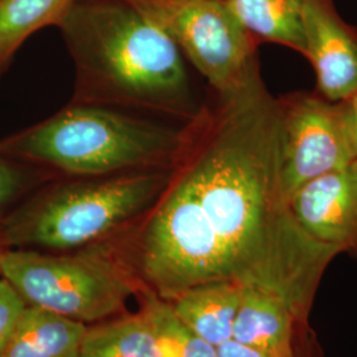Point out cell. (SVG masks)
I'll use <instances>...</instances> for the list:
<instances>
[{
	"label": "cell",
	"instance_id": "cell-8",
	"mask_svg": "<svg viewBox=\"0 0 357 357\" xmlns=\"http://www.w3.org/2000/svg\"><path fill=\"white\" fill-rule=\"evenodd\" d=\"M289 209L312 241L357 257V158L298 188Z\"/></svg>",
	"mask_w": 357,
	"mask_h": 357
},
{
	"label": "cell",
	"instance_id": "cell-1",
	"mask_svg": "<svg viewBox=\"0 0 357 357\" xmlns=\"http://www.w3.org/2000/svg\"><path fill=\"white\" fill-rule=\"evenodd\" d=\"M118 243L168 302L208 282L271 283L335 255L306 236L289 209L280 105L259 61L229 89L212 90L185 123L166 188Z\"/></svg>",
	"mask_w": 357,
	"mask_h": 357
},
{
	"label": "cell",
	"instance_id": "cell-21",
	"mask_svg": "<svg viewBox=\"0 0 357 357\" xmlns=\"http://www.w3.org/2000/svg\"><path fill=\"white\" fill-rule=\"evenodd\" d=\"M7 252V246L3 238V231H1V224H0V275H1V266H3V258Z\"/></svg>",
	"mask_w": 357,
	"mask_h": 357
},
{
	"label": "cell",
	"instance_id": "cell-17",
	"mask_svg": "<svg viewBox=\"0 0 357 357\" xmlns=\"http://www.w3.org/2000/svg\"><path fill=\"white\" fill-rule=\"evenodd\" d=\"M52 178L48 171L0 153V215Z\"/></svg>",
	"mask_w": 357,
	"mask_h": 357
},
{
	"label": "cell",
	"instance_id": "cell-9",
	"mask_svg": "<svg viewBox=\"0 0 357 357\" xmlns=\"http://www.w3.org/2000/svg\"><path fill=\"white\" fill-rule=\"evenodd\" d=\"M303 56L317 76V93L340 102L357 90V31L335 0H303Z\"/></svg>",
	"mask_w": 357,
	"mask_h": 357
},
{
	"label": "cell",
	"instance_id": "cell-6",
	"mask_svg": "<svg viewBox=\"0 0 357 357\" xmlns=\"http://www.w3.org/2000/svg\"><path fill=\"white\" fill-rule=\"evenodd\" d=\"M160 28L183 57L222 91L258 61V44L227 0H128Z\"/></svg>",
	"mask_w": 357,
	"mask_h": 357
},
{
	"label": "cell",
	"instance_id": "cell-3",
	"mask_svg": "<svg viewBox=\"0 0 357 357\" xmlns=\"http://www.w3.org/2000/svg\"><path fill=\"white\" fill-rule=\"evenodd\" d=\"M185 123L96 103H68L56 114L0 139V153L54 178L103 176L171 168Z\"/></svg>",
	"mask_w": 357,
	"mask_h": 357
},
{
	"label": "cell",
	"instance_id": "cell-10",
	"mask_svg": "<svg viewBox=\"0 0 357 357\" xmlns=\"http://www.w3.org/2000/svg\"><path fill=\"white\" fill-rule=\"evenodd\" d=\"M240 282L231 339L268 357H294L293 312L281 290L264 282Z\"/></svg>",
	"mask_w": 357,
	"mask_h": 357
},
{
	"label": "cell",
	"instance_id": "cell-15",
	"mask_svg": "<svg viewBox=\"0 0 357 357\" xmlns=\"http://www.w3.org/2000/svg\"><path fill=\"white\" fill-rule=\"evenodd\" d=\"M77 357H160L141 311L86 327Z\"/></svg>",
	"mask_w": 357,
	"mask_h": 357
},
{
	"label": "cell",
	"instance_id": "cell-14",
	"mask_svg": "<svg viewBox=\"0 0 357 357\" xmlns=\"http://www.w3.org/2000/svg\"><path fill=\"white\" fill-rule=\"evenodd\" d=\"M77 0H0V79L35 32L59 26Z\"/></svg>",
	"mask_w": 357,
	"mask_h": 357
},
{
	"label": "cell",
	"instance_id": "cell-2",
	"mask_svg": "<svg viewBox=\"0 0 357 357\" xmlns=\"http://www.w3.org/2000/svg\"><path fill=\"white\" fill-rule=\"evenodd\" d=\"M57 28L76 72L70 101L178 123L199 113L181 52L128 0H77Z\"/></svg>",
	"mask_w": 357,
	"mask_h": 357
},
{
	"label": "cell",
	"instance_id": "cell-12",
	"mask_svg": "<svg viewBox=\"0 0 357 357\" xmlns=\"http://www.w3.org/2000/svg\"><path fill=\"white\" fill-rule=\"evenodd\" d=\"M86 324L26 305L0 357H77Z\"/></svg>",
	"mask_w": 357,
	"mask_h": 357
},
{
	"label": "cell",
	"instance_id": "cell-16",
	"mask_svg": "<svg viewBox=\"0 0 357 357\" xmlns=\"http://www.w3.org/2000/svg\"><path fill=\"white\" fill-rule=\"evenodd\" d=\"M141 312L151 328L160 357H217L216 347L192 331L176 315L171 302L149 293Z\"/></svg>",
	"mask_w": 357,
	"mask_h": 357
},
{
	"label": "cell",
	"instance_id": "cell-18",
	"mask_svg": "<svg viewBox=\"0 0 357 357\" xmlns=\"http://www.w3.org/2000/svg\"><path fill=\"white\" fill-rule=\"evenodd\" d=\"M26 303L7 280H0V355L8 343Z\"/></svg>",
	"mask_w": 357,
	"mask_h": 357
},
{
	"label": "cell",
	"instance_id": "cell-11",
	"mask_svg": "<svg viewBox=\"0 0 357 357\" xmlns=\"http://www.w3.org/2000/svg\"><path fill=\"white\" fill-rule=\"evenodd\" d=\"M240 299L241 282L222 280L195 286L171 303L192 331L217 348L231 339Z\"/></svg>",
	"mask_w": 357,
	"mask_h": 357
},
{
	"label": "cell",
	"instance_id": "cell-7",
	"mask_svg": "<svg viewBox=\"0 0 357 357\" xmlns=\"http://www.w3.org/2000/svg\"><path fill=\"white\" fill-rule=\"evenodd\" d=\"M278 105L282 187L289 200L303 184L345 166L357 153L343 101L295 91L278 98Z\"/></svg>",
	"mask_w": 357,
	"mask_h": 357
},
{
	"label": "cell",
	"instance_id": "cell-4",
	"mask_svg": "<svg viewBox=\"0 0 357 357\" xmlns=\"http://www.w3.org/2000/svg\"><path fill=\"white\" fill-rule=\"evenodd\" d=\"M169 172L165 168L48 180L0 220L6 246L61 253L107 241L155 204Z\"/></svg>",
	"mask_w": 357,
	"mask_h": 357
},
{
	"label": "cell",
	"instance_id": "cell-5",
	"mask_svg": "<svg viewBox=\"0 0 357 357\" xmlns=\"http://www.w3.org/2000/svg\"><path fill=\"white\" fill-rule=\"evenodd\" d=\"M1 275L26 305L86 326L121 314L135 293L130 266L110 241L61 253L7 249Z\"/></svg>",
	"mask_w": 357,
	"mask_h": 357
},
{
	"label": "cell",
	"instance_id": "cell-19",
	"mask_svg": "<svg viewBox=\"0 0 357 357\" xmlns=\"http://www.w3.org/2000/svg\"><path fill=\"white\" fill-rule=\"evenodd\" d=\"M217 357H268L249 345L229 339L216 348Z\"/></svg>",
	"mask_w": 357,
	"mask_h": 357
},
{
	"label": "cell",
	"instance_id": "cell-20",
	"mask_svg": "<svg viewBox=\"0 0 357 357\" xmlns=\"http://www.w3.org/2000/svg\"><path fill=\"white\" fill-rule=\"evenodd\" d=\"M343 102H344L348 125H349V130H351L352 139H354V144H355L357 153V90Z\"/></svg>",
	"mask_w": 357,
	"mask_h": 357
},
{
	"label": "cell",
	"instance_id": "cell-13",
	"mask_svg": "<svg viewBox=\"0 0 357 357\" xmlns=\"http://www.w3.org/2000/svg\"><path fill=\"white\" fill-rule=\"evenodd\" d=\"M257 44L274 43L303 56V0H227Z\"/></svg>",
	"mask_w": 357,
	"mask_h": 357
}]
</instances>
